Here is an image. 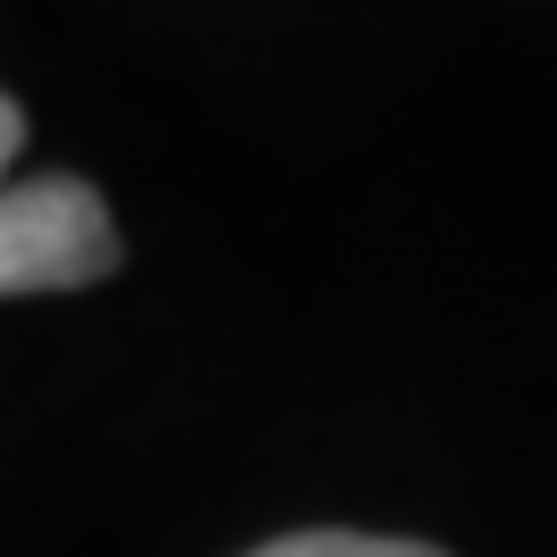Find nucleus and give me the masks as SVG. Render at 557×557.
<instances>
[{"label":"nucleus","instance_id":"f03ea898","mask_svg":"<svg viewBox=\"0 0 557 557\" xmlns=\"http://www.w3.org/2000/svg\"><path fill=\"white\" fill-rule=\"evenodd\" d=\"M250 557H442L424 541H383V533H283Z\"/></svg>","mask_w":557,"mask_h":557},{"label":"nucleus","instance_id":"f257e3e1","mask_svg":"<svg viewBox=\"0 0 557 557\" xmlns=\"http://www.w3.org/2000/svg\"><path fill=\"white\" fill-rule=\"evenodd\" d=\"M116 216L84 175L0 184V292H84L116 275Z\"/></svg>","mask_w":557,"mask_h":557},{"label":"nucleus","instance_id":"7ed1b4c3","mask_svg":"<svg viewBox=\"0 0 557 557\" xmlns=\"http://www.w3.org/2000/svg\"><path fill=\"white\" fill-rule=\"evenodd\" d=\"M25 150V116H17V100L0 92V175H9V159Z\"/></svg>","mask_w":557,"mask_h":557}]
</instances>
